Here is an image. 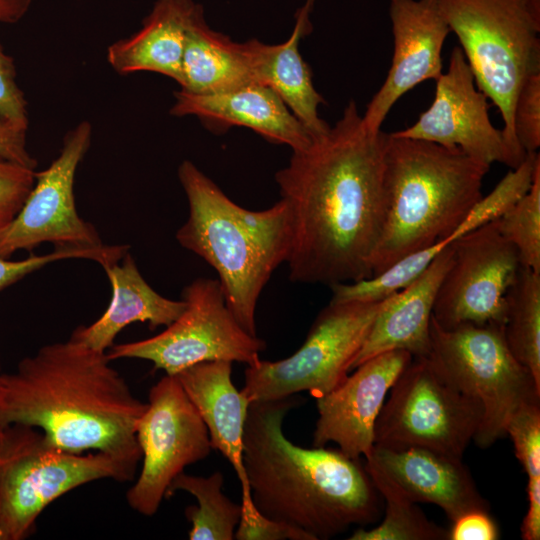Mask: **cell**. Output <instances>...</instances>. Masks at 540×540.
I'll return each mask as SVG.
<instances>
[{
	"label": "cell",
	"instance_id": "obj_1",
	"mask_svg": "<svg viewBox=\"0 0 540 540\" xmlns=\"http://www.w3.org/2000/svg\"><path fill=\"white\" fill-rule=\"evenodd\" d=\"M388 134L369 132L354 100L341 118L275 174L288 207L293 282L333 286L372 277L384 220Z\"/></svg>",
	"mask_w": 540,
	"mask_h": 540
},
{
	"label": "cell",
	"instance_id": "obj_2",
	"mask_svg": "<svg viewBox=\"0 0 540 540\" xmlns=\"http://www.w3.org/2000/svg\"><path fill=\"white\" fill-rule=\"evenodd\" d=\"M3 425L39 429L73 453L103 452L138 466L136 426L146 403L106 352L70 338L46 344L4 373Z\"/></svg>",
	"mask_w": 540,
	"mask_h": 540
},
{
	"label": "cell",
	"instance_id": "obj_3",
	"mask_svg": "<svg viewBox=\"0 0 540 540\" xmlns=\"http://www.w3.org/2000/svg\"><path fill=\"white\" fill-rule=\"evenodd\" d=\"M296 404L289 396L249 405L243 461L257 510L314 540L377 521L379 493L359 460L339 449L303 448L284 435L283 420Z\"/></svg>",
	"mask_w": 540,
	"mask_h": 540
},
{
	"label": "cell",
	"instance_id": "obj_4",
	"mask_svg": "<svg viewBox=\"0 0 540 540\" xmlns=\"http://www.w3.org/2000/svg\"><path fill=\"white\" fill-rule=\"evenodd\" d=\"M178 178L188 217L177 242L217 272L227 307L248 333L257 335L259 297L291 249L287 205L280 199L263 210L246 209L189 160L179 165Z\"/></svg>",
	"mask_w": 540,
	"mask_h": 540
},
{
	"label": "cell",
	"instance_id": "obj_5",
	"mask_svg": "<svg viewBox=\"0 0 540 540\" xmlns=\"http://www.w3.org/2000/svg\"><path fill=\"white\" fill-rule=\"evenodd\" d=\"M489 168L458 148L389 133L384 151V220L373 275L441 240L452 243L451 235L483 196Z\"/></svg>",
	"mask_w": 540,
	"mask_h": 540
},
{
	"label": "cell",
	"instance_id": "obj_6",
	"mask_svg": "<svg viewBox=\"0 0 540 540\" xmlns=\"http://www.w3.org/2000/svg\"><path fill=\"white\" fill-rule=\"evenodd\" d=\"M459 40L475 83L498 108L502 132L520 156L513 108L525 80L540 73V0H433Z\"/></svg>",
	"mask_w": 540,
	"mask_h": 540
},
{
	"label": "cell",
	"instance_id": "obj_7",
	"mask_svg": "<svg viewBox=\"0 0 540 540\" xmlns=\"http://www.w3.org/2000/svg\"><path fill=\"white\" fill-rule=\"evenodd\" d=\"M136 469L107 453L63 450L34 427H4L0 430L2 540L27 538L43 510L67 492L102 479L131 481Z\"/></svg>",
	"mask_w": 540,
	"mask_h": 540
},
{
	"label": "cell",
	"instance_id": "obj_8",
	"mask_svg": "<svg viewBox=\"0 0 540 540\" xmlns=\"http://www.w3.org/2000/svg\"><path fill=\"white\" fill-rule=\"evenodd\" d=\"M427 357L481 406L482 421L473 439L480 448L506 435L508 421L521 406L540 402V387L511 353L504 326L466 324L444 329L432 317Z\"/></svg>",
	"mask_w": 540,
	"mask_h": 540
},
{
	"label": "cell",
	"instance_id": "obj_9",
	"mask_svg": "<svg viewBox=\"0 0 540 540\" xmlns=\"http://www.w3.org/2000/svg\"><path fill=\"white\" fill-rule=\"evenodd\" d=\"M382 302L330 301L291 356L247 366L241 392L250 403L303 391L315 399L328 394L347 377Z\"/></svg>",
	"mask_w": 540,
	"mask_h": 540
},
{
	"label": "cell",
	"instance_id": "obj_10",
	"mask_svg": "<svg viewBox=\"0 0 540 540\" xmlns=\"http://www.w3.org/2000/svg\"><path fill=\"white\" fill-rule=\"evenodd\" d=\"M389 391L375 423L374 445L463 457L481 424L482 408L428 357H413Z\"/></svg>",
	"mask_w": 540,
	"mask_h": 540
},
{
	"label": "cell",
	"instance_id": "obj_11",
	"mask_svg": "<svg viewBox=\"0 0 540 540\" xmlns=\"http://www.w3.org/2000/svg\"><path fill=\"white\" fill-rule=\"evenodd\" d=\"M183 313L159 334L139 341L114 344L112 360L150 361L155 370L175 375L192 365L226 360L248 365L260 359L266 343L248 333L226 305L219 281L197 278L182 291Z\"/></svg>",
	"mask_w": 540,
	"mask_h": 540
},
{
	"label": "cell",
	"instance_id": "obj_12",
	"mask_svg": "<svg viewBox=\"0 0 540 540\" xmlns=\"http://www.w3.org/2000/svg\"><path fill=\"white\" fill-rule=\"evenodd\" d=\"M136 439L142 468L126 500L136 512L152 516L172 481L212 449L207 428L175 375L165 374L150 388Z\"/></svg>",
	"mask_w": 540,
	"mask_h": 540
},
{
	"label": "cell",
	"instance_id": "obj_13",
	"mask_svg": "<svg viewBox=\"0 0 540 540\" xmlns=\"http://www.w3.org/2000/svg\"><path fill=\"white\" fill-rule=\"evenodd\" d=\"M453 259L437 291L432 317L444 329L461 325L504 326L506 294L521 266L498 220L454 242Z\"/></svg>",
	"mask_w": 540,
	"mask_h": 540
},
{
	"label": "cell",
	"instance_id": "obj_14",
	"mask_svg": "<svg viewBox=\"0 0 540 540\" xmlns=\"http://www.w3.org/2000/svg\"><path fill=\"white\" fill-rule=\"evenodd\" d=\"M92 140V125L82 121L69 130L58 156L44 170L35 171L34 185L10 225L0 233V257L32 250L42 243L55 248H96L103 244L95 227L76 209L77 168Z\"/></svg>",
	"mask_w": 540,
	"mask_h": 540
},
{
	"label": "cell",
	"instance_id": "obj_15",
	"mask_svg": "<svg viewBox=\"0 0 540 540\" xmlns=\"http://www.w3.org/2000/svg\"><path fill=\"white\" fill-rule=\"evenodd\" d=\"M435 81L429 108L414 124L393 135L458 148L489 166L497 162L514 169L524 161L526 157L510 147L502 129L492 124L488 98L478 89L460 46L452 49L448 70Z\"/></svg>",
	"mask_w": 540,
	"mask_h": 540
},
{
	"label": "cell",
	"instance_id": "obj_16",
	"mask_svg": "<svg viewBox=\"0 0 540 540\" xmlns=\"http://www.w3.org/2000/svg\"><path fill=\"white\" fill-rule=\"evenodd\" d=\"M404 350L378 354L359 366L328 394L316 398L318 419L313 446L329 442L359 460L374 447V428L387 393L412 360Z\"/></svg>",
	"mask_w": 540,
	"mask_h": 540
},
{
	"label": "cell",
	"instance_id": "obj_17",
	"mask_svg": "<svg viewBox=\"0 0 540 540\" xmlns=\"http://www.w3.org/2000/svg\"><path fill=\"white\" fill-rule=\"evenodd\" d=\"M393 56L387 77L361 116L369 132L381 126L405 93L442 74V48L450 28L433 0H389Z\"/></svg>",
	"mask_w": 540,
	"mask_h": 540
},
{
	"label": "cell",
	"instance_id": "obj_18",
	"mask_svg": "<svg viewBox=\"0 0 540 540\" xmlns=\"http://www.w3.org/2000/svg\"><path fill=\"white\" fill-rule=\"evenodd\" d=\"M368 456L412 501L437 505L451 522L471 511H489L462 458L423 447L378 445Z\"/></svg>",
	"mask_w": 540,
	"mask_h": 540
},
{
	"label": "cell",
	"instance_id": "obj_19",
	"mask_svg": "<svg viewBox=\"0 0 540 540\" xmlns=\"http://www.w3.org/2000/svg\"><path fill=\"white\" fill-rule=\"evenodd\" d=\"M174 98L170 113L176 117L196 116L219 129L246 127L270 142L289 146L292 151L303 150L313 141L281 98L260 83L214 94L180 89Z\"/></svg>",
	"mask_w": 540,
	"mask_h": 540
},
{
	"label": "cell",
	"instance_id": "obj_20",
	"mask_svg": "<svg viewBox=\"0 0 540 540\" xmlns=\"http://www.w3.org/2000/svg\"><path fill=\"white\" fill-rule=\"evenodd\" d=\"M452 259L451 243L416 280L383 300L350 371L366 360L392 350H404L412 357L428 356L433 306Z\"/></svg>",
	"mask_w": 540,
	"mask_h": 540
},
{
	"label": "cell",
	"instance_id": "obj_21",
	"mask_svg": "<svg viewBox=\"0 0 540 540\" xmlns=\"http://www.w3.org/2000/svg\"><path fill=\"white\" fill-rule=\"evenodd\" d=\"M232 362H202L175 374L203 420L212 449L234 468L241 485V506L253 505L243 461V436L250 402L232 382Z\"/></svg>",
	"mask_w": 540,
	"mask_h": 540
},
{
	"label": "cell",
	"instance_id": "obj_22",
	"mask_svg": "<svg viewBox=\"0 0 540 540\" xmlns=\"http://www.w3.org/2000/svg\"><path fill=\"white\" fill-rule=\"evenodd\" d=\"M267 48L268 44L257 39L237 43L211 29L201 10L187 34L180 89L194 94H214L257 83Z\"/></svg>",
	"mask_w": 540,
	"mask_h": 540
},
{
	"label": "cell",
	"instance_id": "obj_23",
	"mask_svg": "<svg viewBox=\"0 0 540 540\" xmlns=\"http://www.w3.org/2000/svg\"><path fill=\"white\" fill-rule=\"evenodd\" d=\"M102 267L112 288L110 304L96 321L77 327L70 337L89 348L107 352L119 332L131 323H148L151 330L167 327L185 310L184 300L166 298L147 283L129 252Z\"/></svg>",
	"mask_w": 540,
	"mask_h": 540
},
{
	"label": "cell",
	"instance_id": "obj_24",
	"mask_svg": "<svg viewBox=\"0 0 540 540\" xmlns=\"http://www.w3.org/2000/svg\"><path fill=\"white\" fill-rule=\"evenodd\" d=\"M201 10L193 0H157L136 33L108 47L109 65L122 75L147 71L179 83L187 34Z\"/></svg>",
	"mask_w": 540,
	"mask_h": 540
},
{
	"label": "cell",
	"instance_id": "obj_25",
	"mask_svg": "<svg viewBox=\"0 0 540 540\" xmlns=\"http://www.w3.org/2000/svg\"><path fill=\"white\" fill-rule=\"evenodd\" d=\"M315 0H306L295 14V25L287 41L269 45L258 69L257 83L271 88L315 139L330 128L320 118L318 107L325 103L312 82L309 66L299 52V42L312 28L310 15Z\"/></svg>",
	"mask_w": 540,
	"mask_h": 540
},
{
	"label": "cell",
	"instance_id": "obj_26",
	"mask_svg": "<svg viewBox=\"0 0 540 540\" xmlns=\"http://www.w3.org/2000/svg\"><path fill=\"white\" fill-rule=\"evenodd\" d=\"M364 468L385 501L383 521L374 528H358L350 540H449V530L429 520L417 503L380 468L365 457Z\"/></svg>",
	"mask_w": 540,
	"mask_h": 540
},
{
	"label": "cell",
	"instance_id": "obj_27",
	"mask_svg": "<svg viewBox=\"0 0 540 540\" xmlns=\"http://www.w3.org/2000/svg\"><path fill=\"white\" fill-rule=\"evenodd\" d=\"M504 336L540 387V273L520 266L506 294Z\"/></svg>",
	"mask_w": 540,
	"mask_h": 540
},
{
	"label": "cell",
	"instance_id": "obj_28",
	"mask_svg": "<svg viewBox=\"0 0 540 540\" xmlns=\"http://www.w3.org/2000/svg\"><path fill=\"white\" fill-rule=\"evenodd\" d=\"M223 474L219 471L208 477L180 473L170 484L166 498L185 491L197 500L188 506L185 515L191 523V540H232L241 518L242 507L223 492Z\"/></svg>",
	"mask_w": 540,
	"mask_h": 540
},
{
	"label": "cell",
	"instance_id": "obj_29",
	"mask_svg": "<svg viewBox=\"0 0 540 540\" xmlns=\"http://www.w3.org/2000/svg\"><path fill=\"white\" fill-rule=\"evenodd\" d=\"M540 155L528 153L524 161L511 169L486 196H482L451 235L455 241L470 231L496 220L513 208L529 191Z\"/></svg>",
	"mask_w": 540,
	"mask_h": 540
},
{
	"label": "cell",
	"instance_id": "obj_30",
	"mask_svg": "<svg viewBox=\"0 0 540 540\" xmlns=\"http://www.w3.org/2000/svg\"><path fill=\"white\" fill-rule=\"evenodd\" d=\"M497 220L501 233L515 246L520 264L540 273V164L526 195Z\"/></svg>",
	"mask_w": 540,
	"mask_h": 540
},
{
	"label": "cell",
	"instance_id": "obj_31",
	"mask_svg": "<svg viewBox=\"0 0 540 540\" xmlns=\"http://www.w3.org/2000/svg\"><path fill=\"white\" fill-rule=\"evenodd\" d=\"M506 435L527 474V501L540 503V402L521 406L510 418Z\"/></svg>",
	"mask_w": 540,
	"mask_h": 540
},
{
	"label": "cell",
	"instance_id": "obj_32",
	"mask_svg": "<svg viewBox=\"0 0 540 540\" xmlns=\"http://www.w3.org/2000/svg\"><path fill=\"white\" fill-rule=\"evenodd\" d=\"M126 245H103L96 248H54L44 255H31L11 261L0 257V291L16 283L26 275L55 261L64 259H89L101 266L119 261L127 252Z\"/></svg>",
	"mask_w": 540,
	"mask_h": 540
},
{
	"label": "cell",
	"instance_id": "obj_33",
	"mask_svg": "<svg viewBox=\"0 0 540 540\" xmlns=\"http://www.w3.org/2000/svg\"><path fill=\"white\" fill-rule=\"evenodd\" d=\"M513 129L517 142L528 153L540 147V73L521 86L513 108Z\"/></svg>",
	"mask_w": 540,
	"mask_h": 540
},
{
	"label": "cell",
	"instance_id": "obj_34",
	"mask_svg": "<svg viewBox=\"0 0 540 540\" xmlns=\"http://www.w3.org/2000/svg\"><path fill=\"white\" fill-rule=\"evenodd\" d=\"M34 181V169L0 156V233L19 213Z\"/></svg>",
	"mask_w": 540,
	"mask_h": 540
},
{
	"label": "cell",
	"instance_id": "obj_35",
	"mask_svg": "<svg viewBox=\"0 0 540 540\" xmlns=\"http://www.w3.org/2000/svg\"><path fill=\"white\" fill-rule=\"evenodd\" d=\"M0 119L19 129H28L27 102L16 81L13 58L0 45Z\"/></svg>",
	"mask_w": 540,
	"mask_h": 540
},
{
	"label": "cell",
	"instance_id": "obj_36",
	"mask_svg": "<svg viewBox=\"0 0 540 540\" xmlns=\"http://www.w3.org/2000/svg\"><path fill=\"white\" fill-rule=\"evenodd\" d=\"M234 538L238 540H314L308 533L260 513L255 505L242 508Z\"/></svg>",
	"mask_w": 540,
	"mask_h": 540
},
{
	"label": "cell",
	"instance_id": "obj_37",
	"mask_svg": "<svg viewBox=\"0 0 540 540\" xmlns=\"http://www.w3.org/2000/svg\"><path fill=\"white\" fill-rule=\"evenodd\" d=\"M452 523L449 540H496L499 538V528L489 511H471Z\"/></svg>",
	"mask_w": 540,
	"mask_h": 540
},
{
	"label": "cell",
	"instance_id": "obj_38",
	"mask_svg": "<svg viewBox=\"0 0 540 540\" xmlns=\"http://www.w3.org/2000/svg\"><path fill=\"white\" fill-rule=\"evenodd\" d=\"M26 134V130L0 119V156L35 170L37 161L27 149Z\"/></svg>",
	"mask_w": 540,
	"mask_h": 540
},
{
	"label": "cell",
	"instance_id": "obj_39",
	"mask_svg": "<svg viewBox=\"0 0 540 540\" xmlns=\"http://www.w3.org/2000/svg\"><path fill=\"white\" fill-rule=\"evenodd\" d=\"M32 0H0V22H19L28 12Z\"/></svg>",
	"mask_w": 540,
	"mask_h": 540
},
{
	"label": "cell",
	"instance_id": "obj_40",
	"mask_svg": "<svg viewBox=\"0 0 540 540\" xmlns=\"http://www.w3.org/2000/svg\"><path fill=\"white\" fill-rule=\"evenodd\" d=\"M4 373L2 372L1 367V358H0V430H2L5 426L3 425V408H4Z\"/></svg>",
	"mask_w": 540,
	"mask_h": 540
},
{
	"label": "cell",
	"instance_id": "obj_41",
	"mask_svg": "<svg viewBox=\"0 0 540 540\" xmlns=\"http://www.w3.org/2000/svg\"><path fill=\"white\" fill-rule=\"evenodd\" d=\"M0 540H2L1 533H0Z\"/></svg>",
	"mask_w": 540,
	"mask_h": 540
}]
</instances>
